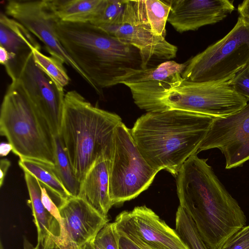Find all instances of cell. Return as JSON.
<instances>
[{"mask_svg":"<svg viewBox=\"0 0 249 249\" xmlns=\"http://www.w3.org/2000/svg\"><path fill=\"white\" fill-rule=\"evenodd\" d=\"M208 159L190 156L176 176L180 206L189 215L209 249H217L233 233L246 226L237 201L220 181Z\"/></svg>","mask_w":249,"mask_h":249,"instance_id":"6da1fadb","label":"cell"},{"mask_svg":"<svg viewBox=\"0 0 249 249\" xmlns=\"http://www.w3.org/2000/svg\"><path fill=\"white\" fill-rule=\"evenodd\" d=\"M213 119L179 109L147 112L130 129L147 162L154 169L165 170L176 177L187 160L198 153Z\"/></svg>","mask_w":249,"mask_h":249,"instance_id":"7a4b0ae2","label":"cell"},{"mask_svg":"<svg viewBox=\"0 0 249 249\" xmlns=\"http://www.w3.org/2000/svg\"><path fill=\"white\" fill-rule=\"evenodd\" d=\"M55 31L66 52L99 95L103 94V89L117 85L118 79L126 69H142L137 49L90 23L59 20Z\"/></svg>","mask_w":249,"mask_h":249,"instance_id":"3957f363","label":"cell"},{"mask_svg":"<svg viewBox=\"0 0 249 249\" xmlns=\"http://www.w3.org/2000/svg\"><path fill=\"white\" fill-rule=\"evenodd\" d=\"M134 103L146 112L183 110L223 118L238 111L248 100L235 91L228 82H196L180 73L162 81L125 83Z\"/></svg>","mask_w":249,"mask_h":249,"instance_id":"277c9868","label":"cell"},{"mask_svg":"<svg viewBox=\"0 0 249 249\" xmlns=\"http://www.w3.org/2000/svg\"><path fill=\"white\" fill-rule=\"evenodd\" d=\"M122 122L118 115L93 106L76 90L65 94L59 135L80 182L99 158L109 160L115 130Z\"/></svg>","mask_w":249,"mask_h":249,"instance_id":"5b68a950","label":"cell"},{"mask_svg":"<svg viewBox=\"0 0 249 249\" xmlns=\"http://www.w3.org/2000/svg\"><path fill=\"white\" fill-rule=\"evenodd\" d=\"M0 134L19 158L54 165L53 136L45 120L21 87L12 82L0 112Z\"/></svg>","mask_w":249,"mask_h":249,"instance_id":"8992f818","label":"cell"},{"mask_svg":"<svg viewBox=\"0 0 249 249\" xmlns=\"http://www.w3.org/2000/svg\"><path fill=\"white\" fill-rule=\"evenodd\" d=\"M181 74L196 82H224L231 80L249 64V22L239 16L222 38L185 62Z\"/></svg>","mask_w":249,"mask_h":249,"instance_id":"52a82bcc","label":"cell"},{"mask_svg":"<svg viewBox=\"0 0 249 249\" xmlns=\"http://www.w3.org/2000/svg\"><path fill=\"white\" fill-rule=\"evenodd\" d=\"M108 171L109 193L112 205L138 196L148 189L159 172L142 156L131 129L123 122L115 130Z\"/></svg>","mask_w":249,"mask_h":249,"instance_id":"ba28073f","label":"cell"},{"mask_svg":"<svg viewBox=\"0 0 249 249\" xmlns=\"http://www.w3.org/2000/svg\"><path fill=\"white\" fill-rule=\"evenodd\" d=\"M124 8L121 22L114 25L98 27L121 42L138 50L142 69L155 67L175 58L177 46L165 37L155 36L147 20L143 0H124Z\"/></svg>","mask_w":249,"mask_h":249,"instance_id":"9c48e42d","label":"cell"},{"mask_svg":"<svg viewBox=\"0 0 249 249\" xmlns=\"http://www.w3.org/2000/svg\"><path fill=\"white\" fill-rule=\"evenodd\" d=\"M4 13L18 22L44 44L53 56L71 67L94 90L95 87L66 52L57 37L55 26L60 20L47 0H11L6 2Z\"/></svg>","mask_w":249,"mask_h":249,"instance_id":"30bf717a","label":"cell"},{"mask_svg":"<svg viewBox=\"0 0 249 249\" xmlns=\"http://www.w3.org/2000/svg\"><path fill=\"white\" fill-rule=\"evenodd\" d=\"M215 148L224 155L226 169L249 160V100L234 113L214 118L197 152Z\"/></svg>","mask_w":249,"mask_h":249,"instance_id":"8fae6325","label":"cell"},{"mask_svg":"<svg viewBox=\"0 0 249 249\" xmlns=\"http://www.w3.org/2000/svg\"><path fill=\"white\" fill-rule=\"evenodd\" d=\"M14 82L23 89L46 121L53 136L60 135L65 94L36 66L33 53Z\"/></svg>","mask_w":249,"mask_h":249,"instance_id":"7c38bea8","label":"cell"},{"mask_svg":"<svg viewBox=\"0 0 249 249\" xmlns=\"http://www.w3.org/2000/svg\"><path fill=\"white\" fill-rule=\"evenodd\" d=\"M114 222L118 233L137 238L153 249H189L175 230L145 206L122 212Z\"/></svg>","mask_w":249,"mask_h":249,"instance_id":"4fadbf2b","label":"cell"},{"mask_svg":"<svg viewBox=\"0 0 249 249\" xmlns=\"http://www.w3.org/2000/svg\"><path fill=\"white\" fill-rule=\"evenodd\" d=\"M58 208L63 228L56 242L63 249H81L108 223L107 217L79 196L70 197Z\"/></svg>","mask_w":249,"mask_h":249,"instance_id":"5bb4252c","label":"cell"},{"mask_svg":"<svg viewBox=\"0 0 249 249\" xmlns=\"http://www.w3.org/2000/svg\"><path fill=\"white\" fill-rule=\"evenodd\" d=\"M167 21L179 33L218 22L235 9L229 0H170Z\"/></svg>","mask_w":249,"mask_h":249,"instance_id":"9a60e30c","label":"cell"},{"mask_svg":"<svg viewBox=\"0 0 249 249\" xmlns=\"http://www.w3.org/2000/svg\"><path fill=\"white\" fill-rule=\"evenodd\" d=\"M0 46L4 48L10 55V61L5 68L12 82L17 80L33 51L41 50L39 43L31 33L2 12L0 15Z\"/></svg>","mask_w":249,"mask_h":249,"instance_id":"2e32d148","label":"cell"},{"mask_svg":"<svg viewBox=\"0 0 249 249\" xmlns=\"http://www.w3.org/2000/svg\"><path fill=\"white\" fill-rule=\"evenodd\" d=\"M108 162L107 157L102 156L93 164L81 182L79 195L105 217L113 206L109 193Z\"/></svg>","mask_w":249,"mask_h":249,"instance_id":"e0dca14e","label":"cell"},{"mask_svg":"<svg viewBox=\"0 0 249 249\" xmlns=\"http://www.w3.org/2000/svg\"><path fill=\"white\" fill-rule=\"evenodd\" d=\"M60 21L92 23L100 16L107 0H47Z\"/></svg>","mask_w":249,"mask_h":249,"instance_id":"ac0fdd59","label":"cell"},{"mask_svg":"<svg viewBox=\"0 0 249 249\" xmlns=\"http://www.w3.org/2000/svg\"><path fill=\"white\" fill-rule=\"evenodd\" d=\"M24 173L34 222L37 229V240L51 236L56 240L60 234V225L42 203L40 182L32 175Z\"/></svg>","mask_w":249,"mask_h":249,"instance_id":"d6986e66","label":"cell"},{"mask_svg":"<svg viewBox=\"0 0 249 249\" xmlns=\"http://www.w3.org/2000/svg\"><path fill=\"white\" fill-rule=\"evenodd\" d=\"M18 165L24 172L36 177L44 185L52 199L58 207L71 197L67 192L60 179L54 165L36 160L19 158Z\"/></svg>","mask_w":249,"mask_h":249,"instance_id":"ffe728a7","label":"cell"},{"mask_svg":"<svg viewBox=\"0 0 249 249\" xmlns=\"http://www.w3.org/2000/svg\"><path fill=\"white\" fill-rule=\"evenodd\" d=\"M186 64L169 60L145 69L127 68L117 80V84L136 83L148 81H162L177 74H181Z\"/></svg>","mask_w":249,"mask_h":249,"instance_id":"44dd1931","label":"cell"},{"mask_svg":"<svg viewBox=\"0 0 249 249\" xmlns=\"http://www.w3.org/2000/svg\"><path fill=\"white\" fill-rule=\"evenodd\" d=\"M54 168L64 187L71 197L79 196L81 182L76 177L59 135L53 136Z\"/></svg>","mask_w":249,"mask_h":249,"instance_id":"7402d4cb","label":"cell"},{"mask_svg":"<svg viewBox=\"0 0 249 249\" xmlns=\"http://www.w3.org/2000/svg\"><path fill=\"white\" fill-rule=\"evenodd\" d=\"M33 57L36 66L39 67L55 84L60 90L70 82V77L60 60L53 57L48 56L42 53L40 50L33 51Z\"/></svg>","mask_w":249,"mask_h":249,"instance_id":"603a6c76","label":"cell"},{"mask_svg":"<svg viewBox=\"0 0 249 249\" xmlns=\"http://www.w3.org/2000/svg\"><path fill=\"white\" fill-rule=\"evenodd\" d=\"M148 22L153 33L165 37L166 24L171 9L170 0H143Z\"/></svg>","mask_w":249,"mask_h":249,"instance_id":"cb8c5ba5","label":"cell"},{"mask_svg":"<svg viewBox=\"0 0 249 249\" xmlns=\"http://www.w3.org/2000/svg\"><path fill=\"white\" fill-rule=\"evenodd\" d=\"M175 230L189 249H209L199 235L194 221L179 205L176 214Z\"/></svg>","mask_w":249,"mask_h":249,"instance_id":"d4e9b609","label":"cell"},{"mask_svg":"<svg viewBox=\"0 0 249 249\" xmlns=\"http://www.w3.org/2000/svg\"><path fill=\"white\" fill-rule=\"evenodd\" d=\"M124 5V0H107L101 14L91 24L97 27L119 24L123 17Z\"/></svg>","mask_w":249,"mask_h":249,"instance_id":"484cf974","label":"cell"},{"mask_svg":"<svg viewBox=\"0 0 249 249\" xmlns=\"http://www.w3.org/2000/svg\"><path fill=\"white\" fill-rule=\"evenodd\" d=\"M119 239L114 222L107 223L98 232L94 243L101 249H119Z\"/></svg>","mask_w":249,"mask_h":249,"instance_id":"4316f807","label":"cell"},{"mask_svg":"<svg viewBox=\"0 0 249 249\" xmlns=\"http://www.w3.org/2000/svg\"><path fill=\"white\" fill-rule=\"evenodd\" d=\"M217 249H249V225L230 236Z\"/></svg>","mask_w":249,"mask_h":249,"instance_id":"83f0119b","label":"cell"},{"mask_svg":"<svg viewBox=\"0 0 249 249\" xmlns=\"http://www.w3.org/2000/svg\"><path fill=\"white\" fill-rule=\"evenodd\" d=\"M230 86L237 93L249 100V64L229 81Z\"/></svg>","mask_w":249,"mask_h":249,"instance_id":"f1b7e54d","label":"cell"},{"mask_svg":"<svg viewBox=\"0 0 249 249\" xmlns=\"http://www.w3.org/2000/svg\"><path fill=\"white\" fill-rule=\"evenodd\" d=\"M40 184L41 190V200L42 203L45 208L59 223L61 233L63 227L62 219L59 209L50 196L44 185L40 182Z\"/></svg>","mask_w":249,"mask_h":249,"instance_id":"f546056e","label":"cell"},{"mask_svg":"<svg viewBox=\"0 0 249 249\" xmlns=\"http://www.w3.org/2000/svg\"><path fill=\"white\" fill-rule=\"evenodd\" d=\"M33 249H63L51 236L37 240L36 246Z\"/></svg>","mask_w":249,"mask_h":249,"instance_id":"4dcf8cb0","label":"cell"},{"mask_svg":"<svg viewBox=\"0 0 249 249\" xmlns=\"http://www.w3.org/2000/svg\"><path fill=\"white\" fill-rule=\"evenodd\" d=\"M119 234V249H142L126 235L122 233Z\"/></svg>","mask_w":249,"mask_h":249,"instance_id":"1f68e13d","label":"cell"},{"mask_svg":"<svg viewBox=\"0 0 249 249\" xmlns=\"http://www.w3.org/2000/svg\"><path fill=\"white\" fill-rule=\"evenodd\" d=\"M11 165L10 161L6 159H2L0 161V186L1 187L10 166Z\"/></svg>","mask_w":249,"mask_h":249,"instance_id":"d6a6232c","label":"cell"},{"mask_svg":"<svg viewBox=\"0 0 249 249\" xmlns=\"http://www.w3.org/2000/svg\"><path fill=\"white\" fill-rule=\"evenodd\" d=\"M240 16L249 22V0H244L237 8Z\"/></svg>","mask_w":249,"mask_h":249,"instance_id":"836d02e7","label":"cell"},{"mask_svg":"<svg viewBox=\"0 0 249 249\" xmlns=\"http://www.w3.org/2000/svg\"><path fill=\"white\" fill-rule=\"evenodd\" d=\"M10 61V55L8 52L3 47L0 46V63L6 67Z\"/></svg>","mask_w":249,"mask_h":249,"instance_id":"e575fe53","label":"cell"},{"mask_svg":"<svg viewBox=\"0 0 249 249\" xmlns=\"http://www.w3.org/2000/svg\"><path fill=\"white\" fill-rule=\"evenodd\" d=\"M11 150L12 151V147L9 143L1 142L0 145V155L1 156L7 155Z\"/></svg>","mask_w":249,"mask_h":249,"instance_id":"d590c367","label":"cell"},{"mask_svg":"<svg viewBox=\"0 0 249 249\" xmlns=\"http://www.w3.org/2000/svg\"><path fill=\"white\" fill-rule=\"evenodd\" d=\"M128 237V236H127ZM132 241L136 243L142 249H153L152 248L147 245L142 241L132 237H128Z\"/></svg>","mask_w":249,"mask_h":249,"instance_id":"8d00e7d4","label":"cell"},{"mask_svg":"<svg viewBox=\"0 0 249 249\" xmlns=\"http://www.w3.org/2000/svg\"><path fill=\"white\" fill-rule=\"evenodd\" d=\"M23 249H33L34 247L28 240L25 237H23Z\"/></svg>","mask_w":249,"mask_h":249,"instance_id":"74e56055","label":"cell"},{"mask_svg":"<svg viewBox=\"0 0 249 249\" xmlns=\"http://www.w3.org/2000/svg\"><path fill=\"white\" fill-rule=\"evenodd\" d=\"M94 240L86 243L81 249H95L94 246Z\"/></svg>","mask_w":249,"mask_h":249,"instance_id":"f35d334b","label":"cell"},{"mask_svg":"<svg viewBox=\"0 0 249 249\" xmlns=\"http://www.w3.org/2000/svg\"><path fill=\"white\" fill-rule=\"evenodd\" d=\"M94 246L95 249H101L99 247H98L97 245H95L94 243Z\"/></svg>","mask_w":249,"mask_h":249,"instance_id":"ab89813d","label":"cell"},{"mask_svg":"<svg viewBox=\"0 0 249 249\" xmlns=\"http://www.w3.org/2000/svg\"><path fill=\"white\" fill-rule=\"evenodd\" d=\"M0 249H4V247L2 244L1 242L0 243Z\"/></svg>","mask_w":249,"mask_h":249,"instance_id":"60d3db41","label":"cell"}]
</instances>
